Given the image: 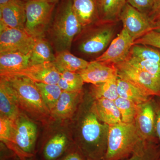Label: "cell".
<instances>
[{"instance_id": "cell-1", "label": "cell", "mask_w": 160, "mask_h": 160, "mask_svg": "<svg viewBox=\"0 0 160 160\" xmlns=\"http://www.w3.org/2000/svg\"><path fill=\"white\" fill-rule=\"evenodd\" d=\"M82 29L72 9V0H60L46 32L47 39L55 53L70 51L75 38Z\"/></svg>"}, {"instance_id": "cell-2", "label": "cell", "mask_w": 160, "mask_h": 160, "mask_svg": "<svg viewBox=\"0 0 160 160\" xmlns=\"http://www.w3.org/2000/svg\"><path fill=\"white\" fill-rule=\"evenodd\" d=\"M1 77L6 80L21 111L39 121L51 115L35 82L24 77Z\"/></svg>"}, {"instance_id": "cell-3", "label": "cell", "mask_w": 160, "mask_h": 160, "mask_svg": "<svg viewBox=\"0 0 160 160\" xmlns=\"http://www.w3.org/2000/svg\"><path fill=\"white\" fill-rule=\"evenodd\" d=\"M104 160H121L133 154L142 145L136 123L121 122L109 126Z\"/></svg>"}, {"instance_id": "cell-4", "label": "cell", "mask_w": 160, "mask_h": 160, "mask_svg": "<svg viewBox=\"0 0 160 160\" xmlns=\"http://www.w3.org/2000/svg\"><path fill=\"white\" fill-rule=\"evenodd\" d=\"M115 24L99 21L83 28L73 43L76 44L78 50L83 54L92 56L100 54L113 40Z\"/></svg>"}, {"instance_id": "cell-5", "label": "cell", "mask_w": 160, "mask_h": 160, "mask_svg": "<svg viewBox=\"0 0 160 160\" xmlns=\"http://www.w3.org/2000/svg\"><path fill=\"white\" fill-rule=\"evenodd\" d=\"M56 5L46 0H32L26 2L25 30L35 38L46 37L53 18Z\"/></svg>"}, {"instance_id": "cell-6", "label": "cell", "mask_w": 160, "mask_h": 160, "mask_svg": "<svg viewBox=\"0 0 160 160\" xmlns=\"http://www.w3.org/2000/svg\"><path fill=\"white\" fill-rule=\"evenodd\" d=\"M92 112L88 113L83 120L82 126V137L86 146L83 148L89 158V160H98L105 157L104 146L101 142L104 126Z\"/></svg>"}, {"instance_id": "cell-7", "label": "cell", "mask_w": 160, "mask_h": 160, "mask_svg": "<svg viewBox=\"0 0 160 160\" xmlns=\"http://www.w3.org/2000/svg\"><path fill=\"white\" fill-rule=\"evenodd\" d=\"M118 77L137 87L149 96L160 97V82L126 61L115 65Z\"/></svg>"}, {"instance_id": "cell-8", "label": "cell", "mask_w": 160, "mask_h": 160, "mask_svg": "<svg viewBox=\"0 0 160 160\" xmlns=\"http://www.w3.org/2000/svg\"><path fill=\"white\" fill-rule=\"evenodd\" d=\"M0 26V52H18L29 53L31 52L35 38L25 29Z\"/></svg>"}, {"instance_id": "cell-9", "label": "cell", "mask_w": 160, "mask_h": 160, "mask_svg": "<svg viewBox=\"0 0 160 160\" xmlns=\"http://www.w3.org/2000/svg\"><path fill=\"white\" fill-rule=\"evenodd\" d=\"M120 20L124 28L135 41L153 30L154 23L148 15L141 12L126 3Z\"/></svg>"}, {"instance_id": "cell-10", "label": "cell", "mask_w": 160, "mask_h": 160, "mask_svg": "<svg viewBox=\"0 0 160 160\" xmlns=\"http://www.w3.org/2000/svg\"><path fill=\"white\" fill-rule=\"evenodd\" d=\"M13 122L12 142L24 152L33 155L37 137V125L22 113Z\"/></svg>"}, {"instance_id": "cell-11", "label": "cell", "mask_w": 160, "mask_h": 160, "mask_svg": "<svg viewBox=\"0 0 160 160\" xmlns=\"http://www.w3.org/2000/svg\"><path fill=\"white\" fill-rule=\"evenodd\" d=\"M134 42V40L123 28L106 50L95 60L113 65L122 62L128 58Z\"/></svg>"}, {"instance_id": "cell-12", "label": "cell", "mask_w": 160, "mask_h": 160, "mask_svg": "<svg viewBox=\"0 0 160 160\" xmlns=\"http://www.w3.org/2000/svg\"><path fill=\"white\" fill-rule=\"evenodd\" d=\"M6 76L24 77L35 82L58 84L61 78V74L53 62H47L31 65L17 72L1 75V77Z\"/></svg>"}, {"instance_id": "cell-13", "label": "cell", "mask_w": 160, "mask_h": 160, "mask_svg": "<svg viewBox=\"0 0 160 160\" xmlns=\"http://www.w3.org/2000/svg\"><path fill=\"white\" fill-rule=\"evenodd\" d=\"M84 82L98 85L118 79V69L115 65L99 61L89 62L85 69L78 72Z\"/></svg>"}, {"instance_id": "cell-14", "label": "cell", "mask_w": 160, "mask_h": 160, "mask_svg": "<svg viewBox=\"0 0 160 160\" xmlns=\"http://www.w3.org/2000/svg\"><path fill=\"white\" fill-rule=\"evenodd\" d=\"M26 21L25 2L22 0H11L0 6V26L25 29Z\"/></svg>"}, {"instance_id": "cell-15", "label": "cell", "mask_w": 160, "mask_h": 160, "mask_svg": "<svg viewBox=\"0 0 160 160\" xmlns=\"http://www.w3.org/2000/svg\"><path fill=\"white\" fill-rule=\"evenodd\" d=\"M1 117L15 121L22 113L11 89L5 79H0Z\"/></svg>"}, {"instance_id": "cell-16", "label": "cell", "mask_w": 160, "mask_h": 160, "mask_svg": "<svg viewBox=\"0 0 160 160\" xmlns=\"http://www.w3.org/2000/svg\"><path fill=\"white\" fill-rule=\"evenodd\" d=\"M30 52H0V75L21 71L31 66Z\"/></svg>"}, {"instance_id": "cell-17", "label": "cell", "mask_w": 160, "mask_h": 160, "mask_svg": "<svg viewBox=\"0 0 160 160\" xmlns=\"http://www.w3.org/2000/svg\"><path fill=\"white\" fill-rule=\"evenodd\" d=\"M72 7L83 28L99 22L98 0H72Z\"/></svg>"}, {"instance_id": "cell-18", "label": "cell", "mask_w": 160, "mask_h": 160, "mask_svg": "<svg viewBox=\"0 0 160 160\" xmlns=\"http://www.w3.org/2000/svg\"><path fill=\"white\" fill-rule=\"evenodd\" d=\"M91 112L108 126L122 122L121 114L114 101L104 98L95 99Z\"/></svg>"}, {"instance_id": "cell-19", "label": "cell", "mask_w": 160, "mask_h": 160, "mask_svg": "<svg viewBox=\"0 0 160 160\" xmlns=\"http://www.w3.org/2000/svg\"><path fill=\"white\" fill-rule=\"evenodd\" d=\"M81 92L62 91L59 98L51 112V116L58 119L72 117L75 111Z\"/></svg>"}, {"instance_id": "cell-20", "label": "cell", "mask_w": 160, "mask_h": 160, "mask_svg": "<svg viewBox=\"0 0 160 160\" xmlns=\"http://www.w3.org/2000/svg\"><path fill=\"white\" fill-rule=\"evenodd\" d=\"M126 3V0H98L100 22L116 23Z\"/></svg>"}, {"instance_id": "cell-21", "label": "cell", "mask_w": 160, "mask_h": 160, "mask_svg": "<svg viewBox=\"0 0 160 160\" xmlns=\"http://www.w3.org/2000/svg\"><path fill=\"white\" fill-rule=\"evenodd\" d=\"M53 63L60 72H78L86 68L89 62L72 54L69 50L55 53Z\"/></svg>"}, {"instance_id": "cell-22", "label": "cell", "mask_w": 160, "mask_h": 160, "mask_svg": "<svg viewBox=\"0 0 160 160\" xmlns=\"http://www.w3.org/2000/svg\"><path fill=\"white\" fill-rule=\"evenodd\" d=\"M55 53L51 44L46 37L35 39L34 45L30 52V65L54 62Z\"/></svg>"}, {"instance_id": "cell-23", "label": "cell", "mask_w": 160, "mask_h": 160, "mask_svg": "<svg viewBox=\"0 0 160 160\" xmlns=\"http://www.w3.org/2000/svg\"><path fill=\"white\" fill-rule=\"evenodd\" d=\"M117 90L119 96L139 106L148 103L149 96L126 80L118 77Z\"/></svg>"}, {"instance_id": "cell-24", "label": "cell", "mask_w": 160, "mask_h": 160, "mask_svg": "<svg viewBox=\"0 0 160 160\" xmlns=\"http://www.w3.org/2000/svg\"><path fill=\"white\" fill-rule=\"evenodd\" d=\"M68 139L62 133L55 135L48 141L43 149L46 160H56L64 153L68 145Z\"/></svg>"}, {"instance_id": "cell-25", "label": "cell", "mask_w": 160, "mask_h": 160, "mask_svg": "<svg viewBox=\"0 0 160 160\" xmlns=\"http://www.w3.org/2000/svg\"><path fill=\"white\" fill-rule=\"evenodd\" d=\"M136 122L139 131L143 138L151 135L154 129V113L150 104L147 103L142 106Z\"/></svg>"}, {"instance_id": "cell-26", "label": "cell", "mask_w": 160, "mask_h": 160, "mask_svg": "<svg viewBox=\"0 0 160 160\" xmlns=\"http://www.w3.org/2000/svg\"><path fill=\"white\" fill-rule=\"evenodd\" d=\"M114 102L121 114L122 122L127 124L136 123L142 106L120 97L114 101Z\"/></svg>"}, {"instance_id": "cell-27", "label": "cell", "mask_w": 160, "mask_h": 160, "mask_svg": "<svg viewBox=\"0 0 160 160\" xmlns=\"http://www.w3.org/2000/svg\"><path fill=\"white\" fill-rule=\"evenodd\" d=\"M61 78L58 86L62 91L81 92L82 88L84 81L78 72L63 71L60 72Z\"/></svg>"}, {"instance_id": "cell-28", "label": "cell", "mask_w": 160, "mask_h": 160, "mask_svg": "<svg viewBox=\"0 0 160 160\" xmlns=\"http://www.w3.org/2000/svg\"><path fill=\"white\" fill-rule=\"evenodd\" d=\"M35 83L41 92L44 102L51 113L62 91L58 84Z\"/></svg>"}, {"instance_id": "cell-29", "label": "cell", "mask_w": 160, "mask_h": 160, "mask_svg": "<svg viewBox=\"0 0 160 160\" xmlns=\"http://www.w3.org/2000/svg\"><path fill=\"white\" fill-rule=\"evenodd\" d=\"M117 79L93 85L91 93L95 99L104 98L115 101L119 97L117 90Z\"/></svg>"}, {"instance_id": "cell-30", "label": "cell", "mask_w": 160, "mask_h": 160, "mask_svg": "<svg viewBox=\"0 0 160 160\" xmlns=\"http://www.w3.org/2000/svg\"><path fill=\"white\" fill-rule=\"evenodd\" d=\"M129 55L157 63L160 66V51L150 46L134 44Z\"/></svg>"}, {"instance_id": "cell-31", "label": "cell", "mask_w": 160, "mask_h": 160, "mask_svg": "<svg viewBox=\"0 0 160 160\" xmlns=\"http://www.w3.org/2000/svg\"><path fill=\"white\" fill-rule=\"evenodd\" d=\"M125 61L132 66L146 72L160 82V66L157 63L129 55Z\"/></svg>"}, {"instance_id": "cell-32", "label": "cell", "mask_w": 160, "mask_h": 160, "mask_svg": "<svg viewBox=\"0 0 160 160\" xmlns=\"http://www.w3.org/2000/svg\"><path fill=\"white\" fill-rule=\"evenodd\" d=\"M13 121L2 117L0 118V139L4 144L12 142L13 138Z\"/></svg>"}, {"instance_id": "cell-33", "label": "cell", "mask_w": 160, "mask_h": 160, "mask_svg": "<svg viewBox=\"0 0 160 160\" xmlns=\"http://www.w3.org/2000/svg\"><path fill=\"white\" fill-rule=\"evenodd\" d=\"M134 44L152 46L160 49V33L154 30H152L135 41Z\"/></svg>"}, {"instance_id": "cell-34", "label": "cell", "mask_w": 160, "mask_h": 160, "mask_svg": "<svg viewBox=\"0 0 160 160\" xmlns=\"http://www.w3.org/2000/svg\"><path fill=\"white\" fill-rule=\"evenodd\" d=\"M156 0H126L127 3L138 10L148 15Z\"/></svg>"}, {"instance_id": "cell-35", "label": "cell", "mask_w": 160, "mask_h": 160, "mask_svg": "<svg viewBox=\"0 0 160 160\" xmlns=\"http://www.w3.org/2000/svg\"><path fill=\"white\" fill-rule=\"evenodd\" d=\"M156 154L154 151L145 148L143 146L132 154L126 160H156Z\"/></svg>"}, {"instance_id": "cell-36", "label": "cell", "mask_w": 160, "mask_h": 160, "mask_svg": "<svg viewBox=\"0 0 160 160\" xmlns=\"http://www.w3.org/2000/svg\"><path fill=\"white\" fill-rule=\"evenodd\" d=\"M153 22L160 21V0H156L151 11L148 15Z\"/></svg>"}, {"instance_id": "cell-37", "label": "cell", "mask_w": 160, "mask_h": 160, "mask_svg": "<svg viewBox=\"0 0 160 160\" xmlns=\"http://www.w3.org/2000/svg\"><path fill=\"white\" fill-rule=\"evenodd\" d=\"M62 160H84L77 152H72L63 159Z\"/></svg>"}, {"instance_id": "cell-38", "label": "cell", "mask_w": 160, "mask_h": 160, "mask_svg": "<svg viewBox=\"0 0 160 160\" xmlns=\"http://www.w3.org/2000/svg\"><path fill=\"white\" fill-rule=\"evenodd\" d=\"M156 129L158 137L160 141V111L159 112L157 118L156 123Z\"/></svg>"}, {"instance_id": "cell-39", "label": "cell", "mask_w": 160, "mask_h": 160, "mask_svg": "<svg viewBox=\"0 0 160 160\" xmlns=\"http://www.w3.org/2000/svg\"><path fill=\"white\" fill-rule=\"evenodd\" d=\"M153 30L160 33V21L154 22Z\"/></svg>"}, {"instance_id": "cell-40", "label": "cell", "mask_w": 160, "mask_h": 160, "mask_svg": "<svg viewBox=\"0 0 160 160\" xmlns=\"http://www.w3.org/2000/svg\"><path fill=\"white\" fill-rule=\"evenodd\" d=\"M11 1V0H0V6H3Z\"/></svg>"}, {"instance_id": "cell-41", "label": "cell", "mask_w": 160, "mask_h": 160, "mask_svg": "<svg viewBox=\"0 0 160 160\" xmlns=\"http://www.w3.org/2000/svg\"><path fill=\"white\" fill-rule=\"evenodd\" d=\"M49 2L52 3V4H57L60 2V0H46Z\"/></svg>"}, {"instance_id": "cell-42", "label": "cell", "mask_w": 160, "mask_h": 160, "mask_svg": "<svg viewBox=\"0 0 160 160\" xmlns=\"http://www.w3.org/2000/svg\"><path fill=\"white\" fill-rule=\"evenodd\" d=\"M22 1H23V2H29V1H32V0H22Z\"/></svg>"}]
</instances>
